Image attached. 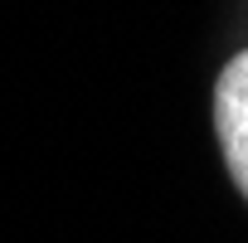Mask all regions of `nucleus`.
Wrapping results in <instances>:
<instances>
[{"label":"nucleus","mask_w":248,"mask_h":243,"mask_svg":"<svg viewBox=\"0 0 248 243\" xmlns=\"http://www.w3.org/2000/svg\"><path fill=\"white\" fill-rule=\"evenodd\" d=\"M214 137L233 185L248 199V49H238L214 78Z\"/></svg>","instance_id":"f257e3e1"}]
</instances>
